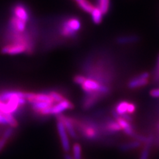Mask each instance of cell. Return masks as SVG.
<instances>
[{
  "label": "cell",
  "instance_id": "6da1fadb",
  "mask_svg": "<svg viewBox=\"0 0 159 159\" xmlns=\"http://www.w3.org/2000/svg\"><path fill=\"white\" fill-rule=\"evenodd\" d=\"M81 87L86 94L99 93L106 96L110 92V89L108 86L103 85L92 78H86L81 85Z\"/></svg>",
  "mask_w": 159,
  "mask_h": 159
},
{
  "label": "cell",
  "instance_id": "7a4b0ae2",
  "mask_svg": "<svg viewBox=\"0 0 159 159\" xmlns=\"http://www.w3.org/2000/svg\"><path fill=\"white\" fill-rule=\"evenodd\" d=\"M80 28V21L77 18H70L64 23L62 27V34L65 37H73Z\"/></svg>",
  "mask_w": 159,
  "mask_h": 159
},
{
  "label": "cell",
  "instance_id": "3957f363",
  "mask_svg": "<svg viewBox=\"0 0 159 159\" xmlns=\"http://www.w3.org/2000/svg\"><path fill=\"white\" fill-rule=\"evenodd\" d=\"M57 128L58 135L61 139V145L63 151L65 152H68L70 150V143L68 137V134L66 130L65 126L64 123L60 120H57Z\"/></svg>",
  "mask_w": 159,
  "mask_h": 159
},
{
  "label": "cell",
  "instance_id": "277c9868",
  "mask_svg": "<svg viewBox=\"0 0 159 159\" xmlns=\"http://www.w3.org/2000/svg\"><path fill=\"white\" fill-rule=\"evenodd\" d=\"M105 96V95H103V94L99 93L86 94L82 103V107L83 109L84 110H88V109H91L93 106H95L99 100Z\"/></svg>",
  "mask_w": 159,
  "mask_h": 159
},
{
  "label": "cell",
  "instance_id": "5b68a950",
  "mask_svg": "<svg viewBox=\"0 0 159 159\" xmlns=\"http://www.w3.org/2000/svg\"><path fill=\"white\" fill-rule=\"evenodd\" d=\"M74 104L67 99H64L61 102L54 103V105L51 106V110H50V114L51 115L57 116L61 114L62 112L66 110L74 109Z\"/></svg>",
  "mask_w": 159,
  "mask_h": 159
},
{
  "label": "cell",
  "instance_id": "8992f818",
  "mask_svg": "<svg viewBox=\"0 0 159 159\" xmlns=\"http://www.w3.org/2000/svg\"><path fill=\"white\" fill-rule=\"evenodd\" d=\"M56 117H57V120L61 121L64 123V125L66 128V130L69 136L73 139H77L78 137V135L76 132V129L73 124L72 118L62 116L61 114L56 116Z\"/></svg>",
  "mask_w": 159,
  "mask_h": 159
},
{
  "label": "cell",
  "instance_id": "52a82bcc",
  "mask_svg": "<svg viewBox=\"0 0 159 159\" xmlns=\"http://www.w3.org/2000/svg\"><path fill=\"white\" fill-rule=\"evenodd\" d=\"M149 74L148 72H143L139 76L133 78L128 82V87L130 89H136L145 86L148 83Z\"/></svg>",
  "mask_w": 159,
  "mask_h": 159
},
{
  "label": "cell",
  "instance_id": "ba28073f",
  "mask_svg": "<svg viewBox=\"0 0 159 159\" xmlns=\"http://www.w3.org/2000/svg\"><path fill=\"white\" fill-rule=\"evenodd\" d=\"M27 51V47L25 44L23 43H17L14 44H10L2 48L1 52L3 54H11V55H15V54H21Z\"/></svg>",
  "mask_w": 159,
  "mask_h": 159
},
{
  "label": "cell",
  "instance_id": "9c48e42d",
  "mask_svg": "<svg viewBox=\"0 0 159 159\" xmlns=\"http://www.w3.org/2000/svg\"><path fill=\"white\" fill-rule=\"evenodd\" d=\"M116 121L119 123V125L121 127V129L123 130L124 133H125L126 135H127L128 136L132 137L134 134H135V132L134 131V129L133 127V125H131V123L127 121L120 116L116 119Z\"/></svg>",
  "mask_w": 159,
  "mask_h": 159
},
{
  "label": "cell",
  "instance_id": "30bf717a",
  "mask_svg": "<svg viewBox=\"0 0 159 159\" xmlns=\"http://www.w3.org/2000/svg\"><path fill=\"white\" fill-rule=\"evenodd\" d=\"M154 142V137L152 135L147 137L146 142L144 143V147L141 152L139 159H148L149 155H150L151 148Z\"/></svg>",
  "mask_w": 159,
  "mask_h": 159
},
{
  "label": "cell",
  "instance_id": "8fae6325",
  "mask_svg": "<svg viewBox=\"0 0 159 159\" xmlns=\"http://www.w3.org/2000/svg\"><path fill=\"white\" fill-rule=\"evenodd\" d=\"M15 16L17 18L23 20V21L27 22L29 20V13L26 9L22 6H17L14 9Z\"/></svg>",
  "mask_w": 159,
  "mask_h": 159
},
{
  "label": "cell",
  "instance_id": "7c38bea8",
  "mask_svg": "<svg viewBox=\"0 0 159 159\" xmlns=\"http://www.w3.org/2000/svg\"><path fill=\"white\" fill-rule=\"evenodd\" d=\"M33 102H44L51 104V105H54V104L55 103L48 93H35L33 100L29 103H31Z\"/></svg>",
  "mask_w": 159,
  "mask_h": 159
},
{
  "label": "cell",
  "instance_id": "4fadbf2b",
  "mask_svg": "<svg viewBox=\"0 0 159 159\" xmlns=\"http://www.w3.org/2000/svg\"><path fill=\"white\" fill-rule=\"evenodd\" d=\"M11 23L13 27L18 32H23L26 28L27 22L17 18V17H13L11 19Z\"/></svg>",
  "mask_w": 159,
  "mask_h": 159
},
{
  "label": "cell",
  "instance_id": "5bb4252c",
  "mask_svg": "<svg viewBox=\"0 0 159 159\" xmlns=\"http://www.w3.org/2000/svg\"><path fill=\"white\" fill-rule=\"evenodd\" d=\"M141 143L139 142L138 141H131L129 143H123L122 145L119 146V150L123 151V152H127L131 150H133V149H135L139 148V147H141Z\"/></svg>",
  "mask_w": 159,
  "mask_h": 159
},
{
  "label": "cell",
  "instance_id": "9a60e30c",
  "mask_svg": "<svg viewBox=\"0 0 159 159\" xmlns=\"http://www.w3.org/2000/svg\"><path fill=\"white\" fill-rule=\"evenodd\" d=\"M90 13L92 15V19L94 23L99 24L102 22L103 14L98 7H94Z\"/></svg>",
  "mask_w": 159,
  "mask_h": 159
},
{
  "label": "cell",
  "instance_id": "2e32d148",
  "mask_svg": "<svg viewBox=\"0 0 159 159\" xmlns=\"http://www.w3.org/2000/svg\"><path fill=\"white\" fill-rule=\"evenodd\" d=\"M30 104H31V106L33 111H34L35 113H37L40 110H41V109H45L49 106H52L51 104H50L47 102H33L30 103Z\"/></svg>",
  "mask_w": 159,
  "mask_h": 159
},
{
  "label": "cell",
  "instance_id": "e0dca14e",
  "mask_svg": "<svg viewBox=\"0 0 159 159\" xmlns=\"http://www.w3.org/2000/svg\"><path fill=\"white\" fill-rule=\"evenodd\" d=\"M129 103V102H128L127 101H121V102L117 103L116 106L114 109H116V111H117V113L119 114V116L122 115V114L127 113Z\"/></svg>",
  "mask_w": 159,
  "mask_h": 159
},
{
  "label": "cell",
  "instance_id": "ac0fdd59",
  "mask_svg": "<svg viewBox=\"0 0 159 159\" xmlns=\"http://www.w3.org/2000/svg\"><path fill=\"white\" fill-rule=\"evenodd\" d=\"M98 7L101 10L103 15H106L110 7V0H97Z\"/></svg>",
  "mask_w": 159,
  "mask_h": 159
},
{
  "label": "cell",
  "instance_id": "d6986e66",
  "mask_svg": "<svg viewBox=\"0 0 159 159\" xmlns=\"http://www.w3.org/2000/svg\"><path fill=\"white\" fill-rule=\"evenodd\" d=\"M80 8H81L85 12L90 13L93 10L94 6L92 3H89L88 0H80L77 2Z\"/></svg>",
  "mask_w": 159,
  "mask_h": 159
},
{
  "label": "cell",
  "instance_id": "ffe728a7",
  "mask_svg": "<svg viewBox=\"0 0 159 159\" xmlns=\"http://www.w3.org/2000/svg\"><path fill=\"white\" fill-rule=\"evenodd\" d=\"M73 157L75 159H82V147L79 143H74L72 146Z\"/></svg>",
  "mask_w": 159,
  "mask_h": 159
},
{
  "label": "cell",
  "instance_id": "44dd1931",
  "mask_svg": "<svg viewBox=\"0 0 159 159\" xmlns=\"http://www.w3.org/2000/svg\"><path fill=\"white\" fill-rule=\"evenodd\" d=\"M49 96L52 98V99H53L54 102L57 103L58 102H61L62 100H64L65 98H64L61 93H60L57 92L55 91H51L48 93Z\"/></svg>",
  "mask_w": 159,
  "mask_h": 159
},
{
  "label": "cell",
  "instance_id": "7402d4cb",
  "mask_svg": "<svg viewBox=\"0 0 159 159\" xmlns=\"http://www.w3.org/2000/svg\"><path fill=\"white\" fill-rule=\"evenodd\" d=\"M15 133V128H13L11 127H7L6 129H5L3 134H2V137L6 139V140L9 141V139L11 138Z\"/></svg>",
  "mask_w": 159,
  "mask_h": 159
},
{
  "label": "cell",
  "instance_id": "603a6c76",
  "mask_svg": "<svg viewBox=\"0 0 159 159\" xmlns=\"http://www.w3.org/2000/svg\"><path fill=\"white\" fill-rule=\"evenodd\" d=\"M137 38L135 37H125V38H120L117 40V42L119 43H121V44H123V43H127L128 42L131 43L133 42L134 41H136Z\"/></svg>",
  "mask_w": 159,
  "mask_h": 159
},
{
  "label": "cell",
  "instance_id": "cb8c5ba5",
  "mask_svg": "<svg viewBox=\"0 0 159 159\" xmlns=\"http://www.w3.org/2000/svg\"><path fill=\"white\" fill-rule=\"evenodd\" d=\"M86 78L85 76H82V75H76L75 77L74 78V82H75L76 84H78V85H82V84L84 82V81L86 80Z\"/></svg>",
  "mask_w": 159,
  "mask_h": 159
},
{
  "label": "cell",
  "instance_id": "d4e9b609",
  "mask_svg": "<svg viewBox=\"0 0 159 159\" xmlns=\"http://www.w3.org/2000/svg\"><path fill=\"white\" fill-rule=\"evenodd\" d=\"M154 76H155V77H154V78H155V80L156 82H159V56H158V58L157 60L155 72H154Z\"/></svg>",
  "mask_w": 159,
  "mask_h": 159
},
{
  "label": "cell",
  "instance_id": "484cf974",
  "mask_svg": "<svg viewBox=\"0 0 159 159\" xmlns=\"http://www.w3.org/2000/svg\"><path fill=\"white\" fill-rule=\"evenodd\" d=\"M136 110V106L135 103H129L128 109H127V113L129 114H133L135 113Z\"/></svg>",
  "mask_w": 159,
  "mask_h": 159
},
{
  "label": "cell",
  "instance_id": "4316f807",
  "mask_svg": "<svg viewBox=\"0 0 159 159\" xmlns=\"http://www.w3.org/2000/svg\"><path fill=\"white\" fill-rule=\"evenodd\" d=\"M0 125H7L6 115L2 112H0Z\"/></svg>",
  "mask_w": 159,
  "mask_h": 159
},
{
  "label": "cell",
  "instance_id": "83f0119b",
  "mask_svg": "<svg viewBox=\"0 0 159 159\" xmlns=\"http://www.w3.org/2000/svg\"><path fill=\"white\" fill-rule=\"evenodd\" d=\"M120 117L129 123H133V118L131 116V114H129V113H127L122 114V115L120 116Z\"/></svg>",
  "mask_w": 159,
  "mask_h": 159
},
{
  "label": "cell",
  "instance_id": "f1b7e54d",
  "mask_svg": "<svg viewBox=\"0 0 159 159\" xmlns=\"http://www.w3.org/2000/svg\"><path fill=\"white\" fill-rule=\"evenodd\" d=\"M7 142H8L7 140H6V139H5L2 137L0 139V152H1L3 150V148L7 145Z\"/></svg>",
  "mask_w": 159,
  "mask_h": 159
},
{
  "label": "cell",
  "instance_id": "f546056e",
  "mask_svg": "<svg viewBox=\"0 0 159 159\" xmlns=\"http://www.w3.org/2000/svg\"><path fill=\"white\" fill-rule=\"evenodd\" d=\"M150 95L151 97L158 98H159V89H153L150 92Z\"/></svg>",
  "mask_w": 159,
  "mask_h": 159
},
{
  "label": "cell",
  "instance_id": "4dcf8cb0",
  "mask_svg": "<svg viewBox=\"0 0 159 159\" xmlns=\"http://www.w3.org/2000/svg\"><path fill=\"white\" fill-rule=\"evenodd\" d=\"M64 159H75L72 156H71L70 155H69L68 152H66V154H64Z\"/></svg>",
  "mask_w": 159,
  "mask_h": 159
},
{
  "label": "cell",
  "instance_id": "1f68e13d",
  "mask_svg": "<svg viewBox=\"0 0 159 159\" xmlns=\"http://www.w3.org/2000/svg\"><path fill=\"white\" fill-rule=\"evenodd\" d=\"M157 128H158V129L159 130V123H158V125H157Z\"/></svg>",
  "mask_w": 159,
  "mask_h": 159
},
{
  "label": "cell",
  "instance_id": "d6a6232c",
  "mask_svg": "<svg viewBox=\"0 0 159 159\" xmlns=\"http://www.w3.org/2000/svg\"><path fill=\"white\" fill-rule=\"evenodd\" d=\"M74 1H75V2L77 3V2H78L79 1H80V0H74Z\"/></svg>",
  "mask_w": 159,
  "mask_h": 159
}]
</instances>
